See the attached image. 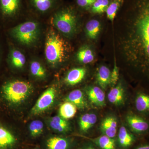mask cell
Instances as JSON below:
<instances>
[{
    "instance_id": "1",
    "label": "cell",
    "mask_w": 149,
    "mask_h": 149,
    "mask_svg": "<svg viewBox=\"0 0 149 149\" xmlns=\"http://www.w3.org/2000/svg\"><path fill=\"white\" fill-rule=\"evenodd\" d=\"M120 39L123 56L149 84V0H132Z\"/></svg>"
},
{
    "instance_id": "2",
    "label": "cell",
    "mask_w": 149,
    "mask_h": 149,
    "mask_svg": "<svg viewBox=\"0 0 149 149\" xmlns=\"http://www.w3.org/2000/svg\"><path fill=\"white\" fill-rule=\"evenodd\" d=\"M68 52L63 39L55 31L50 30L47 34L45 46V55L48 62L53 65L62 62Z\"/></svg>"
},
{
    "instance_id": "3",
    "label": "cell",
    "mask_w": 149,
    "mask_h": 149,
    "mask_svg": "<svg viewBox=\"0 0 149 149\" xmlns=\"http://www.w3.org/2000/svg\"><path fill=\"white\" fill-rule=\"evenodd\" d=\"M33 91V87L30 83L21 80L8 82L3 85L2 88L5 98L15 104H19L25 101Z\"/></svg>"
},
{
    "instance_id": "4",
    "label": "cell",
    "mask_w": 149,
    "mask_h": 149,
    "mask_svg": "<svg viewBox=\"0 0 149 149\" xmlns=\"http://www.w3.org/2000/svg\"><path fill=\"white\" fill-rule=\"evenodd\" d=\"M54 24L59 31L66 36H71L77 27L75 14L69 9H65L56 14L53 19Z\"/></svg>"
},
{
    "instance_id": "5",
    "label": "cell",
    "mask_w": 149,
    "mask_h": 149,
    "mask_svg": "<svg viewBox=\"0 0 149 149\" xmlns=\"http://www.w3.org/2000/svg\"><path fill=\"white\" fill-rule=\"evenodd\" d=\"M40 29L38 23L28 21L17 25L13 29L12 33L15 39L22 44L32 45L39 36Z\"/></svg>"
},
{
    "instance_id": "6",
    "label": "cell",
    "mask_w": 149,
    "mask_h": 149,
    "mask_svg": "<svg viewBox=\"0 0 149 149\" xmlns=\"http://www.w3.org/2000/svg\"><path fill=\"white\" fill-rule=\"evenodd\" d=\"M56 94V91L54 87H50L46 90L40 96L31 109L32 114L39 115L49 109L54 102Z\"/></svg>"
},
{
    "instance_id": "7",
    "label": "cell",
    "mask_w": 149,
    "mask_h": 149,
    "mask_svg": "<svg viewBox=\"0 0 149 149\" xmlns=\"http://www.w3.org/2000/svg\"><path fill=\"white\" fill-rule=\"evenodd\" d=\"M126 120L129 127L134 133L143 135L149 132V120L137 113H130L127 116Z\"/></svg>"
},
{
    "instance_id": "8",
    "label": "cell",
    "mask_w": 149,
    "mask_h": 149,
    "mask_svg": "<svg viewBox=\"0 0 149 149\" xmlns=\"http://www.w3.org/2000/svg\"><path fill=\"white\" fill-rule=\"evenodd\" d=\"M134 106L138 114L145 117L149 116V93L138 91L134 99Z\"/></svg>"
},
{
    "instance_id": "9",
    "label": "cell",
    "mask_w": 149,
    "mask_h": 149,
    "mask_svg": "<svg viewBox=\"0 0 149 149\" xmlns=\"http://www.w3.org/2000/svg\"><path fill=\"white\" fill-rule=\"evenodd\" d=\"M87 94L91 103L99 107L105 105V95L101 88L97 86L90 87L87 89Z\"/></svg>"
},
{
    "instance_id": "10",
    "label": "cell",
    "mask_w": 149,
    "mask_h": 149,
    "mask_svg": "<svg viewBox=\"0 0 149 149\" xmlns=\"http://www.w3.org/2000/svg\"><path fill=\"white\" fill-rule=\"evenodd\" d=\"M117 127L116 118L113 116H108L104 118L102 122L101 129L105 135L113 139L116 135Z\"/></svg>"
},
{
    "instance_id": "11",
    "label": "cell",
    "mask_w": 149,
    "mask_h": 149,
    "mask_svg": "<svg viewBox=\"0 0 149 149\" xmlns=\"http://www.w3.org/2000/svg\"><path fill=\"white\" fill-rule=\"evenodd\" d=\"M86 70L84 68H73L67 74L65 81L68 85L73 86L80 83L84 79Z\"/></svg>"
},
{
    "instance_id": "12",
    "label": "cell",
    "mask_w": 149,
    "mask_h": 149,
    "mask_svg": "<svg viewBox=\"0 0 149 149\" xmlns=\"http://www.w3.org/2000/svg\"><path fill=\"white\" fill-rule=\"evenodd\" d=\"M124 91L121 83H118L111 90L108 95V99L111 104L120 105L124 102Z\"/></svg>"
},
{
    "instance_id": "13",
    "label": "cell",
    "mask_w": 149,
    "mask_h": 149,
    "mask_svg": "<svg viewBox=\"0 0 149 149\" xmlns=\"http://www.w3.org/2000/svg\"><path fill=\"white\" fill-rule=\"evenodd\" d=\"M66 101L74 104L80 109H84L88 106L84 94L80 90H75L70 92L67 97Z\"/></svg>"
},
{
    "instance_id": "14",
    "label": "cell",
    "mask_w": 149,
    "mask_h": 149,
    "mask_svg": "<svg viewBox=\"0 0 149 149\" xmlns=\"http://www.w3.org/2000/svg\"><path fill=\"white\" fill-rule=\"evenodd\" d=\"M111 72L108 68L102 65L98 70L97 73V80L100 87L105 90L110 85Z\"/></svg>"
},
{
    "instance_id": "15",
    "label": "cell",
    "mask_w": 149,
    "mask_h": 149,
    "mask_svg": "<svg viewBox=\"0 0 149 149\" xmlns=\"http://www.w3.org/2000/svg\"><path fill=\"white\" fill-rule=\"evenodd\" d=\"M16 142L15 136L3 127H0V149H7L13 146Z\"/></svg>"
},
{
    "instance_id": "16",
    "label": "cell",
    "mask_w": 149,
    "mask_h": 149,
    "mask_svg": "<svg viewBox=\"0 0 149 149\" xmlns=\"http://www.w3.org/2000/svg\"><path fill=\"white\" fill-rule=\"evenodd\" d=\"M20 4V0H0V5L3 13L11 15L16 13Z\"/></svg>"
},
{
    "instance_id": "17",
    "label": "cell",
    "mask_w": 149,
    "mask_h": 149,
    "mask_svg": "<svg viewBox=\"0 0 149 149\" xmlns=\"http://www.w3.org/2000/svg\"><path fill=\"white\" fill-rule=\"evenodd\" d=\"M101 29V25L98 20L93 19L88 21L85 26L87 37L91 40H95L98 36Z\"/></svg>"
},
{
    "instance_id": "18",
    "label": "cell",
    "mask_w": 149,
    "mask_h": 149,
    "mask_svg": "<svg viewBox=\"0 0 149 149\" xmlns=\"http://www.w3.org/2000/svg\"><path fill=\"white\" fill-rule=\"evenodd\" d=\"M50 125L52 129L60 133H64L70 129L69 123L60 116H55L51 118Z\"/></svg>"
},
{
    "instance_id": "19",
    "label": "cell",
    "mask_w": 149,
    "mask_h": 149,
    "mask_svg": "<svg viewBox=\"0 0 149 149\" xmlns=\"http://www.w3.org/2000/svg\"><path fill=\"white\" fill-rule=\"evenodd\" d=\"M77 110L76 106L70 102L66 101L60 107L59 113L61 117L66 120L74 117Z\"/></svg>"
},
{
    "instance_id": "20",
    "label": "cell",
    "mask_w": 149,
    "mask_h": 149,
    "mask_svg": "<svg viewBox=\"0 0 149 149\" xmlns=\"http://www.w3.org/2000/svg\"><path fill=\"white\" fill-rule=\"evenodd\" d=\"M118 141L121 146L127 148L133 143L135 138L124 126H121L118 132Z\"/></svg>"
},
{
    "instance_id": "21",
    "label": "cell",
    "mask_w": 149,
    "mask_h": 149,
    "mask_svg": "<svg viewBox=\"0 0 149 149\" xmlns=\"http://www.w3.org/2000/svg\"><path fill=\"white\" fill-rule=\"evenodd\" d=\"M97 121V116L94 113H85L80 117L79 126L80 130L83 132H87Z\"/></svg>"
},
{
    "instance_id": "22",
    "label": "cell",
    "mask_w": 149,
    "mask_h": 149,
    "mask_svg": "<svg viewBox=\"0 0 149 149\" xmlns=\"http://www.w3.org/2000/svg\"><path fill=\"white\" fill-rule=\"evenodd\" d=\"M77 60L83 64L91 63L95 58L93 50L88 47H83L80 49L77 54Z\"/></svg>"
},
{
    "instance_id": "23",
    "label": "cell",
    "mask_w": 149,
    "mask_h": 149,
    "mask_svg": "<svg viewBox=\"0 0 149 149\" xmlns=\"http://www.w3.org/2000/svg\"><path fill=\"white\" fill-rule=\"evenodd\" d=\"M47 146L48 149H67L68 143L63 138L54 137L48 139Z\"/></svg>"
},
{
    "instance_id": "24",
    "label": "cell",
    "mask_w": 149,
    "mask_h": 149,
    "mask_svg": "<svg viewBox=\"0 0 149 149\" xmlns=\"http://www.w3.org/2000/svg\"><path fill=\"white\" fill-rule=\"evenodd\" d=\"M10 60L14 66L18 68H23L26 63L25 56L18 50H13L11 52Z\"/></svg>"
},
{
    "instance_id": "25",
    "label": "cell",
    "mask_w": 149,
    "mask_h": 149,
    "mask_svg": "<svg viewBox=\"0 0 149 149\" xmlns=\"http://www.w3.org/2000/svg\"><path fill=\"white\" fill-rule=\"evenodd\" d=\"M30 71L33 76L38 78H43L45 77L46 70L40 62L35 61L30 64Z\"/></svg>"
},
{
    "instance_id": "26",
    "label": "cell",
    "mask_w": 149,
    "mask_h": 149,
    "mask_svg": "<svg viewBox=\"0 0 149 149\" xmlns=\"http://www.w3.org/2000/svg\"><path fill=\"white\" fill-rule=\"evenodd\" d=\"M123 1V0H114L109 4L106 12L107 17L111 21H113L114 20L118 11L122 4Z\"/></svg>"
},
{
    "instance_id": "27",
    "label": "cell",
    "mask_w": 149,
    "mask_h": 149,
    "mask_svg": "<svg viewBox=\"0 0 149 149\" xmlns=\"http://www.w3.org/2000/svg\"><path fill=\"white\" fill-rule=\"evenodd\" d=\"M44 124L40 120H35L30 123L29 126V131L31 136L37 137L40 136L43 132Z\"/></svg>"
},
{
    "instance_id": "28",
    "label": "cell",
    "mask_w": 149,
    "mask_h": 149,
    "mask_svg": "<svg viewBox=\"0 0 149 149\" xmlns=\"http://www.w3.org/2000/svg\"><path fill=\"white\" fill-rule=\"evenodd\" d=\"M97 142L102 149H115L114 140L106 135L100 137Z\"/></svg>"
},
{
    "instance_id": "29",
    "label": "cell",
    "mask_w": 149,
    "mask_h": 149,
    "mask_svg": "<svg viewBox=\"0 0 149 149\" xmlns=\"http://www.w3.org/2000/svg\"><path fill=\"white\" fill-rule=\"evenodd\" d=\"M32 1L35 8L42 12L49 10L52 5V0H32Z\"/></svg>"
},
{
    "instance_id": "30",
    "label": "cell",
    "mask_w": 149,
    "mask_h": 149,
    "mask_svg": "<svg viewBox=\"0 0 149 149\" xmlns=\"http://www.w3.org/2000/svg\"><path fill=\"white\" fill-rule=\"evenodd\" d=\"M118 77H119V69L116 65V62L115 61L114 67L111 75L110 85L114 87L116 85L118 80Z\"/></svg>"
},
{
    "instance_id": "31",
    "label": "cell",
    "mask_w": 149,
    "mask_h": 149,
    "mask_svg": "<svg viewBox=\"0 0 149 149\" xmlns=\"http://www.w3.org/2000/svg\"><path fill=\"white\" fill-rule=\"evenodd\" d=\"M103 0H96L91 6V11L93 13L102 14Z\"/></svg>"
},
{
    "instance_id": "32",
    "label": "cell",
    "mask_w": 149,
    "mask_h": 149,
    "mask_svg": "<svg viewBox=\"0 0 149 149\" xmlns=\"http://www.w3.org/2000/svg\"><path fill=\"white\" fill-rule=\"evenodd\" d=\"M96 0H77V5L81 7L86 8L92 6Z\"/></svg>"
},
{
    "instance_id": "33",
    "label": "cell",
    "mask_w": 149,
    "mask_h": 149,
    "mask_svg": "<svg viewBox=\"0 0 149 149\" xmlns=\"http://www.w3.org/2000/svg\"><path fill=\"white\" fill-rule=\"evenodd\" d=\"M136 149H149V144H144L139 146Z\"/></svg>"
},
{
    "instance_id": "34",
    "label": "cell",
    "mask_w": 149,
    "mask_h": 149,
    "mask_svg": "<svg viewBox=\"0 0 149 149\" xmlns=\"http://www.w3.org/2000/svg\"><path fill=\"white\" fill-rule=\"evenodd\" d=\"M85 149H95L93 148H85Z\"/></svg>"
}]
</instances>
